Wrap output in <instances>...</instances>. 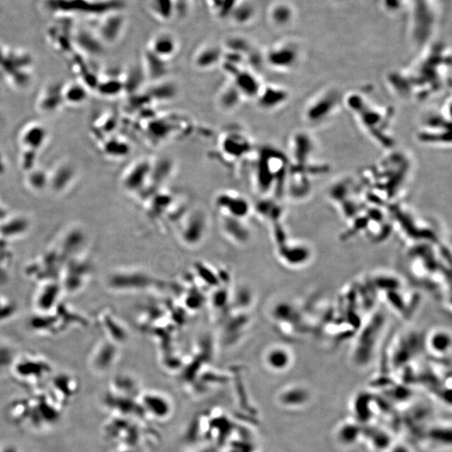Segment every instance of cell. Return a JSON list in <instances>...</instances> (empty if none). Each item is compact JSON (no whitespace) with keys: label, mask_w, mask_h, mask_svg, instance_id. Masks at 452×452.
<instances>
[{"label":"cell","mask_w":452,"mask_h":452,"mask_svg":"<svg viewBox=\"0 0 452 452\" xmlns=\"http://www.w3.org/2000/svg\"><path fill=\"white\" fill-rule=\"evenodd\" d=\"M386 83L390 92L401 100L422 102L446 91L451 84V62L431 55L412 68L388 75Z\"/></svg>","instance_id":"1"},{"label":"cell","mask_w":452,"mask_h":452,"mask_svg":"<svg viewBox=\"0 0 452 452\" xmlns=\"http://www.w3.org/2000/svg\"><path fill=\"white\" fill-rule=\"evenodd\" d=\"M343 103L373 144L386 151L395 148L393 107L373 102L360 90H354L343 96Z\"/></svg>","instance_id":"2"},{"label":"cell","mask_w":452,"mask_h":452,"mask_svg":"<svg viewBox=\"0 0 452 452\" xmlns=\"http://www.w3.org/2000/svg\"><path fill=\"white\" fill-rule=\"evenodd\" d=\"M412 169L410 157L394 148L380 161L364 168L358 182L367 197L378 199L380 196H383L386 199H393L408 185Z\"/></svg>","instance_id":"3"},{"label":"cell","mask_w":452,"mask_h":452,"mask_svg":"<svg viewBox=\"0 0 452 452\" xmlns=\"http://www.w3.org/2000/svg\"><path fill=\"white\" fill-rule=\"evenodd\" d=\"M289 170V159L286 154L272 147H264L256 164L257 189L263 194L275 190L282 196L285 193Z\"/></svg>","instance_id":"4"},{"label":"cell","mask_w":452,"mask_h":452,"mask_svg":"<svg viewBox=\"0 0 452 452\" xmlns=\"http://www.w3.org/2000/svg\"><path fill=\"white\" fill-rule=\"evenodd\" d=\"M418 143L434 148L451 146V96L444 100L438 109L429 111L422 118L416 133Z\"/></svg>","instance_id":"5"},{"label":"cell","mask_w":452,"mask_h":452,"mask_svg":"<svg viewBox=\"0 0 452 452\" xmlns=\"http://www.w3.org/2000/svg\"><path fill=\"white\" fill-rule=\"evenodd\" d=\"M289 170L304 174L312 178L326 174L328 164L316 160L317 144L311 133L298 131L289 142Z\"/></svg>","instance_id":"6"},{"label":"cell","mask_w":452,"mask_h":452,"mask_svg":"<svg viewBox=\"0 0 452 452\" xmlns=\"http://www.w3.org/2000/svg\"><path fill=\"white\" fill-rule=\"evenodd\" d=\"M343 97L334 88L317 92L306 103L302 113L305 122L309 125L319 126L331 121L343 105Z\"/></svg>","instance_id":"7"},{"label":"cell","mask_w":452,"mask_h":452,"mask_svg":"<svg viewBox=\"0 0 452 452\" xmlns=\"http://www.w3.org/2000/svg\"><path fill=\"white\" fill-rule=\"evenodd\" d=\"M109 287L122 293H141L152 289L158 284L155 276L145 269H122L110 275Z\"/></svg>","instance_id":"8"},{"label":"cell","mask_w":452,"mask_h":452,"mask_svg":"<svg viewBox=\"0 0 452 452\" xmlns=\"http://www.w3.org/2000/svg\"><path fill=\"white\" fill-rule=\"evenodd\" d=\"M209 230V220L202 211H194L183 222L179 229L178 239L188 248H196L207 239Z\"/></svg>","instance_id":"9"},{"label":"cell","mask_w":452,"mask_h":452,"mask_svg":"<svg viewBox=\"0 0 452 452\" xmlns=\"http://www.w3.org/2000/svg\"><path fill=\"white\" fill-rule=\"evenodd\" d=\"M215 207L222 215L245 220L252 211L248 200L245 197L232 191H226L215 198Z\"/></svg>","instance_id":"10"},{"label":"cell","mask_w":452,"mask_h":452,"mask_svg":"<svg viewBox=\"0 0 452 452\" xmlns=\"http://www.w3.org/2000/svg\"><path fill=\"white\" fill-rule=\"evenodd\" d=\"M290 99V92L282 85L265 84L261 87L256 100L265 111H275L286 105Z\"/></svg>","instance_id":"11"},{"label":"cell","mask_w":452,"mask_h":452,"mask_svg":"<svg viewBox=\"0 0 452 452\" xmlns=\"http://www.w3.org/2000/svg\"><path fill=\"white\" fill-rule=\"evenodd\" d=\"M298 62L297 48L289 46V44L272 48L267 55V64L278 72H291L298 66Z\"/></svg>","instance_id":"12"},{"label":"cell","mask_w":452,"mask_h":452,"mask_svg":"<svg viewBox=\"0 0 452 452\" xmlns=\"http://www.w3.org/2000/svg\"><path fill=\"white\" fill-rule=\"evenodd\" d=\"M152 163L147 159L133 163L123 177V186L131 193L140 192L149 181Z\"/></svg>","instance_id":"13"},{"label":"cell","mask_w":452,"mask_h":452,"mask_svg":"<svg viewBox=\"0 0 452 452\" xmlns=\"http://www.w3.org/2000/svg\"><path fill=\"white\" fill-rule=\"evenodd\" d=\"M222 232L228 240L237 245H245L250 240V230L246 225L245 220L222 215L220 220Z\"/></svg>","instance_id":"14"},{"label":"cell","mask_w":452,"mask_h":452,"mask_svg":"<svg viewBox=\"0 0 452 452\" xmlns=\"http://www.w3.org/2000/svg\"><path fill=\"white\" fill-rule=\"evenodd\" d=\"M232 83L245 98H256L263 84L256 75L252 70L237 69L231 74Z\"/></svg>","instance_id":"15"},{"label":"cell","mask_w":452,"mask_h":452,"mask_svg":"<svg viewBox=\"0 0 452 452\" xmlns=\"http://www.w3.org/2000/svg\"><path fill=\"white\" fill-rule=\"evenodd\" d=\"M265 363L272 371H286L291 364V356L289 350L282 346L271 347L264 356Z\"/></svg>","instance_id":"16"},{"label":"cell","mask_w":452,"mask_h":452,"mask_svg":"<svg viewBox=\"0 0 452 452\" xmlns=\"http://www.w3.org/2000/svg\"><path fill=\"white\" fill-rule=\"evenodd\" d=\"M149 51L166 61L168 58L173 57L178 51V41L170 34H159L152 40Z\"/></svg>","instance_id":"17"},{"label":"cell","mask_w":452,"mask_h":452,"mask_svg":"<svg viewBox=\"0 0 452 452\" xmlns=\"http://www.w3.org/2000/svg\"><path fill=\"white\" fill-rule=\"evenodd\" d=\"M222 149L226 155L237 158V157L248 154L252 150V144L248 138L242 137L240 134L238 135L230 134L224 138Z\"/></svg>","instance_id":"18"},{"label":"cell","mask_w":452,"mask_h":452,"mask_svg":"<svg viewBox=\"0 0 452 452\" xmlns=\"http://www.w3.org/2000/svg\"><path fill=\"white\" fill-rule=\"evenodd\" d=\"M144 70L146 77L154 81H162L168 73L165 61L157 57L150 51L145 55Z\"/></svg>","instance_id":"19"},{"label":"cell","mask_w":452,"mask_h":452,"mask_svg":"<svg viewBox=\"0 0 452 452\" xmlns=\"http://www.w3.org/2000/svg\"><path fill=\"white\" fill-rule=\"evenodd\" d=\"M222 57V51L218 47L208 46L201 49L194 57L197 68L208 70L218 64Z\"/></svg>","instance_id":"20"},{"label":"cell","mask_w":452,"mask_h":452,"mask_svg":"<svg viewBox=\"0 0 452 452\" xmlns=\"http://www.w3.org/2000/svg\"><path fill=\"white\" fill-rule=\"evenodd\" d=\"M283 403L291 408H302L311 401V395L304 387L296 386L289 388L282 396Z\"/></svg>","instance_id":"21"},{"label":"cell","mask_w":452,"mask_h":452,"mask_svg":"<svg viewBox=\"0 0 452 452\" xmlns=\"http://www.w3.org/2000/svg\"><path fill=\"white\" fill-rule=\"evenodd\" d=\"M242 97L240 92L231 82L220 93L218 103L222 109L231 111L240 105Z\"/></svg>","instance_id":"22"},{"label":"cell","mask_w":452,"mask_h":452,"mask_svg":"<svg viewBox=\"0 0 452 452\" xmlns=\"http://www.w3.org/2000/svg\"><path fill=\"white\" fill-rule=\"evenodd\" d=\"M163 81V80H162ZM156 81L157 83L150 88L149 97L157 101H169L173 99L176 95V88L170 82Z\"/></svg>","instance_id":"23"}]
</instances>
